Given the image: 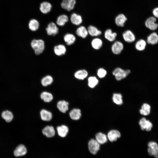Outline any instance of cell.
Wrapping results in <instances>:
<instances>
[{"mask_svg": "<svg viewBox=\"0 0 158 158\" xmlns=\"http://www.w3.org/2000/svg\"><path fill=\"white\" fill-rule=\"evenodd\" d=\"M40 97L41 99L46 102H50L53 99V96L52 94L47 92H42L41 94Z\"/></svg>", "mask_w": 158, "mask_h": 158, "instance_id": "cell-34", "label": "cell"}, {"mask_svg": "<svg viewBox=\"0 0 158 158\" xmlns=\"http://www.w3.org/2000/svg\"><path fill=\"white\" fill-rule=\"evenodd\" d=\"M151 107L150 104L147 103H144L141 107L139 112L140 114L144 116L149 115L151 111Z\"/></svg>", "mask_w": 158, "mask_h": 158, "instance_id": "cell-29", "label": "cell"}, {"mask_svg": "<svg viewBox=\"0 0 158 158\" xmlns=\"http://www.w3.org/2000/svg\"><path fill=\"white\" fill-rule=\"evenodd\" d=\"M127 18L125 15L123 13H120L117 15L115 19V22L118 26L123 27L127 21Z\"/></svg>", "mask_w": 158, "mask_h": 158, "instance_id": "cell-11", "label": "cell"}, {"mask_svg": "<svg viewBox=\"0 0 158 158\" xmlns=\"http://www.w3.org/2000/svg\"><path fill=\"white\" fill-rule=\"evenodd\" d=\"M91 44L92 47L95 50L100 49L103 45L102 40L99 38H94L92 41Z\"/></svg>", "mask_w": 158, "mask_h": 158, "instance_id": "cell-30", "label": "cell"}, {"mask_svg": "<svg viewBox=\"0 0 158 158\" xmlns=\"http://www.w3.org/2000/svg\"><path fill=\"white\" fill-rule=\"evenodd\" d=\"M31 45L34 50L35 54L37 55L42 54L45 48L44 42L41 39L32 40L31 43Z\"/></svg>", "mask_w": 158, "mask_h": 158, "instance_id": "cell-1", "label": "cell"}, {"mask_svg": "<svg viewBox=\"0 0 158 158\" xmlns=\"http://www.w3.org/2000/svg\"><path fill=\"white\" fill-rule=\"evenodd\" d=\"M57 130L58 135L60 137L63 138L67 135L68 131V128L66 125H62L57 127Z\"/></svg>", "mask_w": 158, "mask_h": 158, "instance_id": "cell-23", "label": "cell"}, {"mask_svg": "<svg viewBox=\"0 0 158 158\" xmlns=\"http://www.w3.org/2000/svg\"><path fill=\"white\" fill-rule=\"evenodd\" d=\"M69 115L70 118L72 119L78 120L81 116V111L79 109H74L70 111Z\"/></svg>", "mask_w": 158, "mask_h": 158, "instance_id": "cell-27", "label": "cell"}, {"mask_svg": "<svg viewBox=\"0 0 158 158\" xmlns=\"http://www.w3.org/2000/svg\"><path fill=\"white\" fill-rule=\"evenodd\" d=\"M70 20L71 23L73 25H78L83 22L82 16L80 15L75 13H72L71 16Z\"/></svg>", "mask_w": 158, "mask_h": 158, "instance_id": "cell-18", "label": "cell"}, {"mask_svg": "<svg viewBox=\"0 0 158 158\" xmlns=\"http://www.w3.org/2000/svg\"><path fill=\"white\" fill-rule=\"evenodd\" d=\"M107 73V71L102 68H99L97 71V75L98 77L100 78H102L105 77Z\"/></svg>", "mask_w": 158, "mask_h": 158, "instance_id": "cell-39", "label": "cell"}, {"mask_svg": "<svg viewBox=\"0 0 158 158\" xmlns=\"http://www.w3.org/2000/svg\"><path fill=\"white\" fill-rule=\"evenodd\" d=\"M43 134L48 138H51L54 136L55 132L54 127L51 126H47L42 130Z\"/></svg>", "mask_w": 158, "mask_h": 158, "instance_id": "cell-16", "label": "cell"}, {"mask_svg": "<svg viewBox=\"0 0 158 158\" xmlns=\"http://www.w3.org/2000/svg\"><path fill=\"white\" fill-rule=\"evenodd\" d=\"M88 147L90 152L95 154L99 149L100 144L96 140L92 139L88 142Z\"/></svg>", "mask_w": 158, "mask_h": 158, "instance_id": "cell-6", "label": "cell"}, {"mask_svg": "<svg viewBox=\"0 0 158 158\" xmlns=\"http://www.w3.org/2000/svg\"><path fill=\"white\" fill-rule=\"evenodd\" d=\"M120 132L116 130H110L107 134V138L111 142L116 140L118 138L121 137Z\"/></svg>", "mask_w": 158, "mask_h": 158, "instance_id": "cell-14", "label": "cell"}, {"mask_svg": "<svg viewBox=\"0 0 158 158\" xmlns=\"http://www.w3.org/2000/svg\"><path fill=\"white\" fill-rule=\"evenodd\" d=\"M124 48L123 44L119 41H116L112 44L111 50L113 54L118 55L120 54Z\"/></svg>", "mask_w": 158, "mask_h": 158, "instance_id": "cell-8", "label": "cell"}, {"mask_svg": "<svg viewBox=\"0 0 158 158\" xmlns=\"http://www.w3.org/2000/svg\"><path fill=\"white\" fill-rule=\"evenodd\" d=\"M122 37L124 40L128 43H132L135 40V37L134 33L130 30L125 31L122 34Z\"/></svg>", "mask_w": 158, "mask_h": 158, "instance_id": "cell-10", "label": "cell"}, {"mask_svg": "<svg viewBox=\"0 0 158 158\" xmlns=\"http://www.w3.org/2000/svg\"><path fill=\"white\" fill-rule=\"evenodd\" d=\"M27 152V149L25 146L23 144L19 145L14 151V154L16 157L23 156Z\"/></svg>", "mask_w": 158, "mask_h": 158, "instance_id": "cell-12", "label": "cell"}, {"mask_svg": "<svg viewBox=\"0 0 158 158\" xmlns=\"http://www.w3.org/2000/svg\"><path fill=\"white\" fill-rule=\"evenodd\" d=\"M51 8L52 6L50 3L44 1L40 4V10L42 13L47 14L50 12Z\"/></svg>", "mask_w": 158, "mask_h": 158, "instance_id": "cell-15", "label": "cell"}, {"mask_svg": "<svg viewBox=\"0 0 158 158\" xmlns=\"http://www.w3.org/2000/svg\"><path fill=\"white\" fill-rule=\"evenodd\" d=\"M96 140L100 144H103L107 140L106 135L102 133L99 132L97 133L95 136Z\"/></svg>", "mask_w": 158, "mask_h": 158, "instance_id": "cell-33", "label": "cell"}, {"mask_svg": "<svg viewBox=\"0 0 158 158\" xmlns=\"http://www.w3.org/2000/svg\"><path fill=\"white\" fill-rule=\"evenodd\" d=\"M117 34L116 32H113L110 29L106 30L104 32L105 38L110 42L114 41L116 39Z\"/></svg>", "mask_w": 158, "mask_h": 158, "instance_id": "cell-13", "label": "cell"}, {"mask_svg": "<svg viewBox=\"0 0 158 158\" xmlns=\"http://www.w3.org/2000/svg\"><path fill=\"white\" fill-rule=\"evenodd\" d=\"M147 151L149 154L158 158V144L154 141L149 142L148 143Z\"/></svg>", "mask_w": 158, "mask_h": 158, "instance_id": "cell-3", "label": "cell"}, {"mask_svg": "<svg viewBox=\"0 0 158 158\" xmlns=\"http://www.w3.org/2000/svg\"><path fill=\"white\" fill-rule=\"evenodd\" d=\"M147 42L149 44L154 45L158 42V35L155 32L150 34L147 37Z\"/></svg>", "mask_w": 158, "mask_h": 158, "instance_id": "cell-25", "label": "cell"}, {"mask_svg": "<svg viewBox=\"0 0 158 158\" xmlns=\"http://www.w3.org/2000/svg\"><path fill=\"white\" fill-rule=\"evenodd\" d=\"M88 34L92 37H97L102 34L101 31L95 26L90 25L87 28Z\"/></svg>", "mask_w": 158, "mask_h": 158, "instance_id": "cell-17", "label": "cell"}, {"mask_svg": "<svg viewBox=\"0 0 158 158\" xmlns=\"http://www.w3.org/2000/svg\"><path fill=\"white\" fill-rule=\"evenodd\" d=\"M40 114L42 120L44 121H49L52 119L51 113L46 110H42L40 112Z\"/></svg>", "mask_w": 158, "mask_h": 158, "instance_id": "cell-26", "label": "cell"}, {"mask_svg": "<svg viewBox=\"0 0 158 158\" xmlns=\"http://www.w3.org/2000/svg\"><path fill=\"white\" fill-rule=\"evenodd\" d=\"M153 16L156 19L158 18V7L154 8L152 11Z\"/></svg>", "mask_w": 158, "mask_h": 158, "instance_id": "cell-40", "label": "cell"}, {"mask_svg": "<svg viewBox=\"0 0 158 158\" xmlns=\"http://www.w3.org/2000/svg\"><path fill=\"white\" fill-rule=\"evenodd\" d=\"M112 99L113 102L116 104L121 105L123 104L122 95L120 93H114L113 95Z\"/></svg>", "mask_w": 158, "mask_h": 158, "instance_id": "cell-38", "label": "cell"}, {"mask_svg": "<svg viewBox=\"0 0 158 158\" xmlns=\"http://www.w3.org/2000/svg\"><path fill=\"white\" fill-rule=\"evenodd\" d=\"M146 45V42L144 40L140 39L136 42L135 44V47L137 50L141 51L145 49Z\"/></svg>", "mask_w": 158, "mask_h": 158, "instance_id": "cell-35", "label": "cell"}, {"mask_svg": "<svg viewBox=\"0 0 158 158\" xmlns=\"http://www.w3.org/2000/svg\"><path fill=\"white\" fill-rule=\"evenodd\" d=\"M1 116L3 119L7 123L11 122L13 118V115L12 112L8 110L3 111L1 114Z\"/></svg>", "mask_w": 158, "mask_h": 158, "instance_id": "cell-21", "label": "cell"}, {"mask_svg": "<svg viewBox=\"0 0 158 158\" xmlns=\"http://www.w3.org/2000/svg\"><path fill=\"white\" fill-rule=\"evenodd\" d=\"M53 81V78L51 76L47 75L42 78L41 80V83L43 86L46 87L51 85Z\"/></svg>", "mask_w": 158, "mask_h": 158, "instance_id": "cell-37", "label": "cell"}, {"mask_svg": "<svg viewBox=\"0 0 158 158\" xmlns=\"http://www.w3.org/2000/svg\"><path fill=\"white\" fill-rule=\"evenodd\" d=\"M68 103L64 100L59 101L57 104V107L59 110L61 112L65 113L68 109Z\"/></svg>", "mask_w": 158, "mask_h": 158, "instance_id": "cell-19", "label": "cell"}, {"mask_svg": "<svg viewBox=\"0 0 158 158\" xmlns=\"http://www.w3.org/2000/svg\"><path fill=\"white\" fill-rule=\"evenodd\" d=\"M68 21V16L65 14H62L58 17L56 20V23L59 26H63Z\"/></svg>", "mask_w": 158, "mask_h": 158, "instance_id": "cell-31", "label": "cell"}, {"mask_svg": "<svg viewBox=\"0 0 158 158\" xmlns=\"http://www.w3.org/2000/svg\"><path fill=\"white\" fill-rule=\"evenodd\" d=\"M47 34L49 35L55 36L59 32V29L56 24L51 22L48 25L46 29Z\"/></svg>", "mask_w": 158, "mask_h": 158, "instance_id": "cell-9", "label": "cell"}, {"mask_svg": "<svg viewBox=\"0 0 158 158\" xmlns=\"http://www.w3.org/2000/svg\"><path fill=\"white\" fill-rule=\"evenodd\" d=\"M98 83V79L95 76H91L88 78V85L91 88L95 87Z\"/></svg>", "mask_w": 158, "mask_h": 158, "instance_id": "cell-36", "label": "cell"}, {"mask_svg": "<svg viewBox=\"0 0 158 158\" xmlns=\"http://www.w3.org/2000/svg\"><path fill=\"white\" fill-rule=\"evenodd\" d=\"M76 33L78 36L83 38L86 37L88 34L87 29L83 26L79 27L76 31Z\"/></svg>", "mask_w": 158, "mask_h": 158, "instance_id": "cell-20", "label": "cell"}, {"mask_svg": "<svg viewBox=\"0 0 158 158\" xmlns=\"http://www.w3.org/2000/svg\"><path fill=\"white\" fill-rule=\"evenodd\" d=\"M130 71L129 69L124 70L121 68H115L112 72L113 75L117 80H120L126 78L130 73Z\"/></svg>", "mask_w": 158, "mask_h": 158, "instance_id": "cell-2", "label": "cell"}, {"mask_svg": "<svg viewBox=\"0 0 158 158\" xmlns=\"http://www.w3.org/2000/svg\"><path fill=\"white\" fill-rule=\"evenodd\" d=\"M64 40L66 44L68 45L73 44L75 42L76 37L73 34L67 33L64 37Z\"/></svg>", "mask_w": 158, "mask_h": 158, "instance_id": "cell-28", "label": "cell"}, {"mask_svg": "<svg viewBox=\"0 0 158 158\" xmlns=\"http://www.w3.org/2000/svg\"><path fill=\"white\" fill-rule=\"evenodd\" d=\"M88 75L87 71L85 69H81L76 71L74 74L75 78L77 79L83 80Z\"/></svg>", "mask_w": 158, "mask_h": 158, "instance_id": "cell-24", "label": "cell"}, {"mask_svg": "<svg viewBox=\"0 0 158 158\" xmlns=\"http://www.w3.org/2000/svg\"><path fill=\"white\" fill-rule=\"evenodd\" d=\"M156 18L153 16L149 17L145 21V26L152 30H156L158 27V24L156 22Z\"/></svg>", "mask_w": 158, "mask_h": 158, "instance_id": "cell-5", "label": "cell"}, {"mask_svg": "<svg viewBox=\"0 0 158 158\" xmlns=\"http://www.w3.org/2000/svg\"><path fill=\"white\" fill-rule=\"evenodd\" d=\"M54 51L57 56H61L64 54L66 52V48L64 45L59 44L54 47Z\"/></svg>", "mask_w": 158, "mask_h": 158, "instance_id": "cell-22", "label": "cell"}, {"mask_svg": "<svg viewBox=\"0 0 158 158\" xmlns=\"http://www.w3.org/2000/svg\"><path fill=\"white\" fill-rule=\"evenodd\" d=\"M76 3V0H63L61 6L63 9L69 11L73 9Z\"/></svg>", "mask_w": 158, "mask_h": 158, "instance_id": "cell-7", "label": "cell"}, {"mask_svg": "<svg viewBox=\"0 0 158 158\" xmlns=\"http://www.w3.org/2000/svg\"><path fill=\"white\" fill-rule=\"evenodd\" d=\"M139 124L141 130H145L147 131H150L153 127L152 123L150 120H147L144 117L140 119Z\"/></svg>", "mask_w": 158, "mask_h": 158, "instance_id": "cell-4", "label": "cell"}, {"mask_svg": "<svg viewBox=\"0 0 158 158\" xmlns=\"http://www.w3.org/2000/svg\"><path fill=\"white\" fill-rule=\"evenodd\" d=\"M40 24L38 21L35 19H32L30 20L28 24L29 29L32 31H35L39 28Z\"/></svg>", "mask_w": 158, "mask_h": 158, "instance_id": "cell-32", "label": "cell"}]
</instances>
